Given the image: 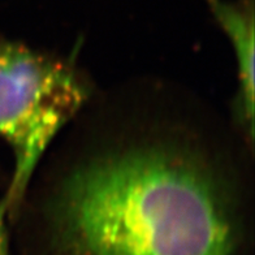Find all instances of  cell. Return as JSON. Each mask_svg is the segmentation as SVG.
Segmentation results:
<instances>
[{"label": "cell", "instance_id": "4", "mask_svg": "<svg viewBox=\"0 0 255 255\" xmlns=\"http://www.w3.org/2000/svg\"><path fill=\"white\" fill-rule=\"evenodd\" d=\"M9 216L5 199L0 198V255H13L9 232Z\"/></svg>", "mask_w": 255, "mask_h": 255}, {"label": "cell", "instance_id": "3", "mask_svg": "<svg viewBox=\"0 0 255 255\" xmlns=\"http://www.w3.org/2000/svg\"><path fill=\"white\" fill-rule=\"evenodd\" d=\"M220 30L227 35L236 59L237 91L233 125L254 150L255 12L253 0H205Z\"/></svg>", "mask_w": 255, "mask_h": 255}, {"label": "cell", "instance_id": "1", "mask_svg": "<svg viewBox=\"0 0 255 255\" xmlns=\"http://www.w3.org/2000/svg\"><path fill=\"white\" fill-rule=\"evenodd\" d=\"M125 95L85 107L34 176L18 255H252L254 150L167 89Z\"/></svg>", "mask_w": 255, "mask_h": 255}, {"label": "cell", "instance_id": "2", "mask_svg": "<svg viewBox=\"0 0 255 255\" xmlns=\"http://www.w3.org/2000/svg\"><path fill=\"white\" fill-rule=\"evenodd\" d=\"M93 97V85L73 59L0 35V137L13 156L3 195L9 220L50 147Z\"/></svg>", "mask_w": 255, "mask_h": 255}]
</instances>
